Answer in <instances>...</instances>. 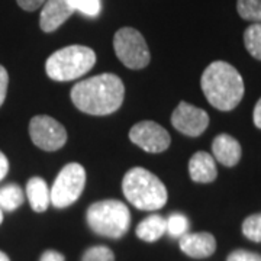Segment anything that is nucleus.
<instances>
[{"mask_svg":"<svg viewBox=\"0 0 261 261\" xmlns=\"http://www.w3.org/2000/svg\"><path fill=\"white\" fill-rule=\"evenodd\" d=\"M123 97V82L112 73H103L86 79L71 89V100L75 108L94 116H105L116 112L122 106Z\"/></svg>","mask_w":261,"mask_h":261,"instance_id":"f257e3e1","label":"nucleus"},{"mask_svg":"<svg viewBox=\"0 0 261 261\" xmlns=\"http://www.w3.org/2000/svg\"><path fill=\"white\" fill-rule=\"evenodd\" d=\"M207 102L218 111H232L244 96V80L233 65L215 61L206 67L200 80Z\"/></svg>","mask_w":261,"mask_h":261,"instance_id":"f03ea898","label":"nucleus"},{"mask_svg":"<svg viewBox=\"0 0 261 261\" xmlns=\"http://www.w3.org/2000/svg\"><path fill=\"white\" fill-rule=\"evenodd\" d=\"M122 192L130 205L141 211H159L168 199L164 183L142 167L130 168L123 176Z\"/></svg>","mask_w":261,"mask_h":261,"instance_id":"7ed1b4c3","label":"nucleus"},{"mask_svg":"<svg viewBox=\"0 0 261 261\" xmlns=\"http://www.w3.org/2000/svg\"><path fill=\"white\" fill-rule=\"evenodd\" d=\"M86 221L90 229L100 237L122 238L130 226V212L121 200L108 199L89 206Z\"/></svg>","mask_w":261,"mask_h":261,"instance_id":"20e7f679","label":"nucleus"},{"mask_svg":"<svg viewBox=\"0 0 261 261\" xmlns=\"http://www.w3.org/2000/svg\"><path fill=\"white\" fill-rule=\"evenodd\" d=\"M96 64V53L84 45H68L49 56L45 70L56 82H71L89 73Z\"/></svg>","mask_w":261,"mask_h":261,"instance_id":"39448f33","label":"nucleus"},{"mask_svg":"<svg viewBox=\"0 0 261 261\" xmlns=\"http://www.w3.org/2000/svg\"><path fill=\"white\" fill-rule=\"evenodd\" d=\"M86 186V170L79 163H70L61 168L49 190L51 205L58 209L68 207L77 202Z\"/></svg>","mask_w":261,"mask_h":261,"instance_id":"423d86ee","label":"nucleus"},{"mask_svg":"<svg viewBox=\"0 0 261 261\" xmlns=\"http://www.w3.org/2000/svg\"><path fill=\"white\" fill-rule=\"evenodd\" d=\"M115 54L130 70H141L149 64L151 54L144 37L137 29L122 28L113 37Z\"/></svg>","mask_w":261,"mask_h":261,"instance_id":"0eeeda50","label":"nucleus"},{"mask_svg":"<svg viewBox=\"0 0 261 261\" xmlns=\"http://www.w3.org/2000/svg\"><path fill=\"white\" fill-rule=\"evenodd\" d=\"M29 135L38 148L49 152L64 147L67 142V130L64 126L47 115H38L31 119Z\"/></svg>","mask_w":261,"mask_h":261,"instance_id":"6e6552de","label":"nucleus"},{"mask_svg":"<svg viewBox=\"0 0 261 261\" xmlns=\"http://www.w3.org/2000/svg\"><path fill=\"white\" fill-rule=\"evenodd\" d=\"M129 140L147 152L159 154L170 147V134L157 122L142 121L135 123L129 130Z\"/></svg>","mask_w":261,"mask_h":261,"instance_id":"1a4fd4ad","label":"nucleus"},{"mask_svg":"<svg viewBox=\"0 0 261 261\" xmlns=\"http://www.w3.org/2000/svg\"><path fill=\"white\" fill-rule=\"evenodd\" d=\"M171 123L187 137H199L209 126V115L190 103L180 102L171 115Z\"/></svg>","mask_w":261,"mask_h":261,"instance_id":"9d476101","label":"nucleus"},{"mask_svg":"<svg viewBox=\"0 0 261 261\" xmlns=\"http://www.w3.org/2000/svg\"><path fill=\"white\" fill-rule=\"evenodd\" d=\"M73 12L74 9L68 0H47L42 5L39 27L44 32H54L73 15Z\"/></svg>","mask_w":261,"mask_h":261,"instance_id":"9b49d317","label":"nucleus"},{"mask_svg":"<svg viewBox=\"0 0 261 261\" xmlns=\"http://www.w3.org/2000/svg\"><path fill=\"white\" fill-rule=\"evenodd\" d=\"M180 250L192 258H207L216 250V240L209 232L185 233L180 237Z\"/></svg>","mask_w":261,"mask_h":261,"instance_id":"f8f14e48","label":"nucleus"},{"mask_svg":"<svg viewBox=\"0 0 261 261\" xmlns=\"http://www.w3.org/2000/svg\"><path fill=\"white\" fill-rule=\"evenodd\" d=\"M214 157L225 167H233L241 160V145L233 137L228 134H219L212 142Z\"/></svg>","mask_w":261,"mask_h":261,"instance_id":"ddd939ff","label":"nucleus"},{"mask_svg":"<svg viewBox=\"0 0 261 261\" xmlns=\"http://www.w3.org/2000/svg\"><path fill=\"white\" fill-rule=\"evenodd\" d=\"M189 174L196 183H212L218 176L215 159L205 151L193 154L189 161Z\"/></svg>","mask_w":261,"mask_h":261,"instance_id":"4468645a","label":"nucleus"},{"mask_svg":"<svg viewBox=\"0 0 261 261\" xmlns=\"http://www.w3.org/2000/svg\"><path fill=\"white\" fill-rule=\"evenodd\" d=\"M27 196H28L29 205L32 207V211H35L38 214L45 212L51 203L47 181L41 177L29 178V181L27 183Z\"/></svg>","mask_w":261,"mask_h":261,"instance_id":"2eb2a0df","label":"nucleus"},{"mask_svg":"<svg viewBox=\"0 0 261 261\" xmlns=\"http://www.w3.org/2000/svg\"><path fill=\"white\" fill-rule=\"evenodd\" d=\"M135 232L142 241L155 243L166 233V218L161 215H149L138 224Z\"/></svg>","mask_w":261,"mask_h":261,"instance_id":"dca6fc26","label":"nucleus"},{"mask_svg":"<svg viewBox=\"0 0 261 261\" xmlns=\"http://www.w3.org/2000/svg\"><path fill=\"white\" fill-rule=\"evenodd\" d=\"M25 195L18 185H6L0 187V209L6 212H13L23 203Z\"/></svg>","mask_w":261,"mask_h":261,"instance_id":"f3484780","label":"nucleus"},{"mask_svg":"<svg viewBox=\"0 0 261 261\" xmlns=\"http://www.w3.org/2000/svg\"><path fill=\"white\" fill-rule=\"evenodd\" d=\"M244 44L254 58L261 60V22H255L245 29Z\"/></svg>","mask_w":261,"mask_h":261,"instance_id":"a211bd4d","label":"nucleus"},{"mask_svg":"<svg viewBox=\"0 0 261 261\" xmlns=\"http://www.w3.org/2000/svg\"><path fill=\"white\" fill-rule=\"evenodd\" d=\"M237 10L245 20L261 22V0H238Z\"/></svg>","mask_w":261,"mask_h":261,"instance_id":"6ab92c4d","label":"nucleus"},{"mask_svg":"<svg viewBox=\"0 0 261 261\" xmlns=\"http://www.w3.org/2000/svg\"><path fill=\"white\" fill-rule=\"evenodd\" d=\"M189 229V219L185 215L173 214L166 219V232L174 238H180Z\"/></svg>","mask_w":261,"mask_h":261,"instance_id":"aec40b11","label":"nucleus"},{"mask_svg":"<svg viewBox=\"0 0 261 261\" xmlns=\"http://www.w3.org/2000/svg\"><path fill=\"white\" fill-rule=\"evenodd\" d=\"M243 233L254 243H261V214L251 215L244 221Z\"/></svg>","mask_w":261,"mask_h":261,"instance_id":"412c9836","label":"nucleus"},{"mask_svg":"<svg viewBox=\"0 0 261 261\" xmlns=\"http://www.w3.org/2000/svg\"><path fill=\"white\" fill-rule=\"evenodd\" d=\"M82 261H115V254L109 247L96 245L84 252Z\"/></svg>","mask_w":261,"mask_h":261,"instance_id":"4be33fe9","label":"nucleus"},{"mask_svg":"<svg viewBox=\"0 0 261 261\" xmlns=\"http://www.w3.org/2000/svg\"><path fill=\"white\" fill-rule=\"evenodd\" d=\"M71 8L80 10L86 16L94 18L100 12V0H68Z\"/></svg>","mask_w":261,"mask_h":261,"instance_id":"5701e85b","label":"nucleus"},{"mask_svg":"<svg viewBox=\"0 0 261 261\" xmlns=\"http://www.w3.org/2000/svg\"><path fill=\"white\" fill-rule=\"evenodd\" d=\"M226 261H261V255L245 250H235L228 255Z\"/></svg>","mask_w":261,"mask_h":261,"instance_id":"b1692460","label":"nucleus"},{"mask_svg":"<svg viewBox=\"0 0 261 261\" xmlns=\"http://www.w3.org/2000/svg\"><path fill=\"white\" fill-rule=\"evenodd\" d=\"M8 86H9V75L3 65H0V106L3 105L8 93Z\"/></svg>","mask_w":261,"mask_h":261,"instance_id":"393cba45","label":"nucleus"},{"mask_svg":"<svg viewBox=\"0 0 261 261\" xmlns=\"http://www.w3.org/2000/svg\"><path fill=\"white\" fill-rule=\"evenodd\" d=\"M16 2H18V5L23 10H27V12H34V10H37L38 8H41L47 0H16Z\"/></svg>","mask_w":261,"mask_h":261,"instance_id":"a878e982","label":"nucleus"},{"mask_svg":"<svg viewBox=\"0 0 261 261\" xmlns=\"http://www.w3.org/2000/svg\"><path fill=\"white\" fill-rule=\"evenodd\" d=\"M39 261H65V258L61 252L54 251V250H47V251L42 252Z\"/></svg>","mask_w":261,"mask_h":261,"instance_id":"bb28decb","label":"nucleus"},{"mask_svg":"<svg viewBox=\"0 0 261 261\" xmlns=\"http://www.w3.org/2000/svg\"><path fill=\"white\" fill-rule=\"evenodd\" d=\"M8 171H9V161L6 159V155L0 151V180L6 177Z\"/></svg>","mask_w":261,"mask_h":261,"instance_id":"cd10ccee","label":"nucleus"},{"mask_svg":"<svg viewBox=\"0 0 261 261\" xmlns=\"http://www.w3.org/2000/svg\"><path fill=\"white\" fill-rule=\"evenodd\" d=\"M252 118H254L255 126L261 129V99L257 102L255 108H254V115H252Z\"/></svg>","mask_w":261,"mask_h":261,"instance_id":"c85d7f7f","label":"nucleus"},{"mask_svg":"<svg viewBox=\"0 0 261 261\" xmlns=\"http://www.w3.org/2000/svg\"><path fill=\"white\" fill-rule=\"evenodd\" d=\"M0 261H10V258L3 251H0Z\"/></svg>","mask_w":261,"mask_h":261,"instance_id":"c756f323","label":"nucleus"},{"mask_svg":"<svg viewBox=\"0 0 261 261\" xmlns=\"http://www.w3.org/2000/svg\"><path fill=\"white\" fill-rule=\"evenodd\" d=\"M3 222V211L0 209V224Z\"/></svg>","mask_w":261,"mask_h":261,"instance_id":"7c9ffc66","label":"nucleus"}]
</instances>
